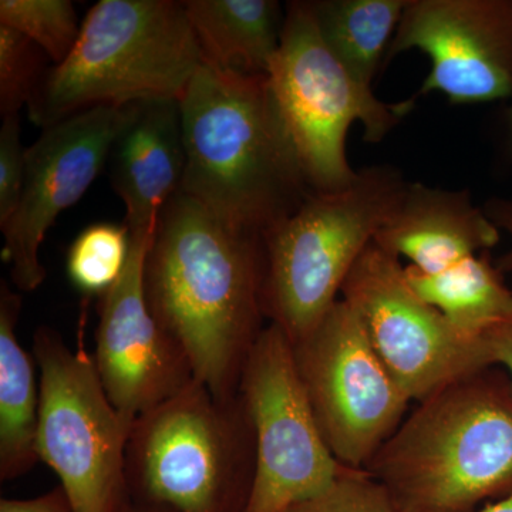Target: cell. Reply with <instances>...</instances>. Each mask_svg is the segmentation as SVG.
<instances>
[{"label":"cell","instance_id":"cell-13","mask_svg":"<svg viewBox=\"0 0 512 512\" xmlns=\"http://www.w3.org/2000/svg\"><path fill=\"white\" fill-rule=\"evenodd\" d=\"M413 49L431 63L420 94L512 99V0H407L384 63Z\"/></svg>","mask_w":512,"mask_h":512},{"label":"cell","instance_id":"cell-26","mask_svg":"<svg viewBox=\"0 0 512 512\" xmlns=\"http://www.w3.org/2000/svg\"><path fill=\"white\" fill-rule=\"evenodd\" d=\"M0 512H74L73 505L62 485H57L49 493L26 500L2 498Z\"/></svg>","mask_w":512,"mask_h":512},{"label":"cell","instance_id":"cell-4","mask_svg":"<svg viewBox=\"0 0 512 512\" xmlns=\"http://www.w3.org/2000/svg\"><path fill=\"white\" fill-rule=\"evenodd\" d=\"M204 62L184 2L100 0L70 55L47 69L29 119L46 128L93 107L180 101Z\"/></svg>","mask_w":512,"mask_h":512},{"label":"cell","instance_id":"cell-20","mask_svg":"<svg viewBox=\"0 0 512 512\" xmlns=\"http://www.w3.org/2000/svg\"><path fill=\"white\" fill-rule=\"evenodd\" d=\"M407 0L312 2L320 35L353 77L372 89Z\"/></svg>","mask_w":512,"mask_h":512},{"label":"cell","instance_id":"cell-19","mask_svg":"<svg viewBox=\"0 0 512 512\" xmlns=\"http://www.w3.org/2000/svg\"><path fill=\"white\" fill-rule=\"evenodd\" d=\"M404 271L414 291L471 342H483L512 315V291L487 252L436 275L423 274L410 265Z\"/></svg>","mask_w":512,"mask_h":512},{"label":"cell","instance_id":"cell-14","mask_svg":"<svg viewBox=\"0 0 512 512\" xmlns=\"http://www.w3.org/2000/svg\"><path fill=\"white\" fill-rule=\"evenodd\" d=\"M154 232L131 235L126 268L99 298L94 363L107 396L133 429L141 414L180 393L194 373L183 350L158 325L144 289Z\"/></svg>","mask_w":512,"mask_h":512},{"label":"cell","instance_id":"cell-18","mask_svg":"<svg viewBox=\"0 0 512 512\" xmlns=\"http://www.w3.org/2000/svg\"><path fill=\"white\" fill-rule=\"evenodd\" d=\"M204 60L221 69L268 74L285 10L275 0H185Z\"/></svg>","mask_w":512,"mask_h":512},{"label":"cell","instance_id":"cell-3","mask_svg":"<svg viewBox=\"0 0 512 512\" xmlns=\"http://www.w3.org/2000/svg\"><path fill=\"white\" fill-rule=\"evenodd\" d=\"M402 512H477L512 493V382L487 367L417 402L366 468Z\"/></svg>","mask_w":512,"mask_h":512},{"label":"cell","instance_id":"cell-29","mask_svg":"<svg viewBox=\"0 0 512 512\" xmlns=\"http://www.w3.org/2000/svg\"><path fill=\"white\" fill-rule=\"evenodd\" d=\"M477 512H512V493L501 500L494 501V503L485 505Z\"/></svg>","mask_w":512,"mask_h":512},{"label":"cell","instance_id":"cell-8","mask_svg":"<svg viewBox=\"0 0 512 512\" xmlns=\"http://www.w3.org/2000/svg\"><path fill=\"white\" fill-rule=\"evenodd\" d=\"M39 369L37 456L55 471L74 512H123L131 427L113 406L93 355L50 326L33 335Z\"/></svg>","mask_w":512,"mask_h":512},{"label":"cell","instance_id":"cell-27","mask_svg":"<svg viewBox=\"0 0 512 512\" xmlns=\"http://www.w3.org/2000/svg\"><path fill=\"white\" fill-rule=\"evenodd\" d=\"M484 345L491 366L504 369L512 382V315L485 336Z\"/></svg>","mask_w":512,"mask_h":512},{"label":"cell","instance_id":"cell-2","mask_svg":"<svg viewBox=\"0 0 512 512\" xmlns=\"http://www.w3.org/2000/svg\"><path fill=\"white\" fill-rule=\"evenodd\" d=\"M180 106V192L221 220L264 235L313 194L266 74L204 62Z\"/></svg>","mask_w":512,"mask_h":512},{"label":"cell","instance_id":"cell-6","mask_svg":"<svg viewBox=\"0 0 512 512\" xmlns=\"http://www.w3.org/2000/svg\"><path fill=\"white\" fill-rule=\"evenodd\" d=\"M407 184L393 167L363 168L342 190L313 192L262 235L265 318L292 345L339 301L353 266L392 217Z\"/></svg>","mask_w":512,"mask_h":512},{"label":"cell","instance_id":"cell-31","mask_svg":"<svg viewBox=\"0 0 512 512\" xmlns=\"http://www.w3.org/2000/svg\"><path fill=\"white\" fill-rule=\"evenodd\" d=\"M508 131H510V136L512 138V104L510 111H508Z\"/></svg>","mask_w":512,"mask_h":512},{"label":"cell","instance_id":"cell-16","mask_svg":"<svg viewBox=\"0 0 512 512\" xmlns=\"http://www.w3.org/2000/svg\"><path fill=\"white\" fill-rule=\"evenodd\" d=\"M501 231L468 191L407 184L402 200L375 242L427 275L453 268L471 256L494 248Z\"/></svg>","mask_w":512,"mask_h":512},{"label":"cell","instance_id":"cell-5","mask_svg":"<svg viewBox=\"0 0 512 512\" xmlns=\"http://www.w3.org/2000/svg\"><path fill=\"white\" fill-rule=\"evenodd\" d=\"M255 439L241 397L191 382L134 421L126 451L128 503L161 512H244Z\"/></svg>","mask_w":512,"mask_h":512},{"label":"cell","instance_id":"cell-25","mask_svg":"<svg viewBox=\"0 0 512 512\" xmlns=\"http://www.w3.org/2000/svg\"><path fill=\"white\" fill-rule=\"evenodd\" d=\"M18 116L3 117L0 127V228L8 224L18 208L26 174V150L23 147Z\"/></svg>","mask_w":512,"mask_h":512},{"label":"cell","instance_id":"cell-21","mask_svg":"<svg viewBox=\"0 0 512 512\" xmlns=\"http://www.w3.org/2000/svg\"><path fill=\"white\" fill-rule=\"evenodd\" d=\"M131 235L126 224L97 222L77 235L67 252V275L77 291L103 296L126 268Z\"/></svg>","mask_w":512,"mask_h":512},{"label":"cell","instance_id":"cell-28","mask_svg":"<svg viewBox=\"0 0 512 512\" xmlns=\"http://www.w3.org/2000/svg\"><path fill=\"white\" fill-rule=\"evenodd\" d=\"M484 211L500 231L507 232L511 237V248L501 256L497 266L503 274L512 272V200L490 201Z\"/></svg>","mask_w":512,"mask_h":512},{"label":"cell","instance_id":"cell-10","mask_svg":"<svg viewBox=\"0 0 512 512\" xmlns=\"http://www.w3.org/2000/svg\"><path fill=\"white\" fill-rule=\"evenodd\" d=\"M255 439V474L244 512H284L328 488L342 466L320 433L284 330L268 323L239 380Z\"/></svg>","mask_w":512,"mask_h":512},{"label":"cell","instance_id":"cell-23","mask_svg":"<svg viewBox=\"0 0 512 512\" xmlns=\"http://www.w3.org/2000/svg\"><path fill=\"white\" fill-rule=\"evenodd\" d=\"M46 55L28 37L0 26V114L18 116L28 107L49 67Z\"/></svg>","mask_w":512,"mask_h":512},{"label":"cell","instance_id":"cell-12","mask_svg":"<svg viewBox=\"0 0 512 512\" xmlns=\"http://www.w3.org/2000/svg\"><path fill=\"white\" fill-rule=\"evenodd\" d=\"M130 106H99L53 126L26 150V174L15 214L0 228L2 258L19 292L45 282L40 248L47 231L77 204L109 161L111 147L128 119Z\"/></svg>","mask_w":512,"mask_h":512},{"label":"cell","instance_id":"cell-22","mask_svg":"<svg viewBox=\"0 0 512 512\" xmlns=\"http://www.w3.org/2000/svg\"><path fill=\"white\" fill-rule=\"evenodd\" d=\"M0 26L28 37L55 66L72 52L82 23L70 0H2Z\"/></svg>","mask_w":512,"mask_h":512},{"label":"cell","instance_id":"cell-9","mask_svg":"<svg viewBox=\"0 0 512 512\" xmlns=\"http://www.w3.org/2000/svg\"><path fill=\"white\" fill-rule=\"evenodd\" d=\"M293 353L329 450L342 466L366 471L406 417L409 397L342 299Z\"/></svg>","mask_w":512,"mask_h":512},{"label":"cell","instance_id":"cell-11","mask_svg":"<svg viewBox=\"0 0 512 512\" xmlns=\"http://www.w3.org/2000/svg\"><path fill=\"white\" fill-rule=\"evenodd\" d=\"M340 299L362 322L377 355L410 402L491 367L483 342L457 332L414 291L404 265L376 242L353 266Z\"/></svg>","mask_w":512,"mask_h":512},{"label":"cell","instance_id":"cell-15","mask_svg":"<svg viewBox=\"0 0 512 512\" xmlns=\"http://www.w3.org/2000/svg\"><path fill=\"white\" fill-rule=\"evenodd\" d=\"M109 160L111 185L126 207L130 234L154 231L161 211L183 185L187 156L180 101L131 104Z\"/></svg>","mask_w":512,"mask_h":512},{"label":"cell","instance_id":"cell-17","mask_svg":"<svg viewBox=\"0 0 512 512\" xmlns=\"http://www.w3.org/2000/svg\"><path fill=\"white\" fill-rule=\"evenodd\" d=\"M22 295L0 282V480L28 474L37 463L40 389L36 359L18 336Z\"/></svg>","mask_w":512,"mask_h":512},{"label":"cell","instance_id":"cell-30","mask_svg":"<svg viewBox=\"0 0 512 512\" xmlns=\"http://www.w3.org/2000/svg\"><path fill=\"white\" fill-rule=\"evenodd\" d=\"M123 512H161L157 510H151V508L140 507V505L127 503L126 508Z\"/></svg>","mask_w":512,"mask_h":512},{"label":"cell","instance_id":"cell-24","mask_svg":"<svg viewBox=\"0 0 512 512\" xmlns=\"http://www.w3.org/2000/svg\"><path fill=\"white\" fill-rule=\"evenodd\" d=\"M284 512H402L384 485L367 471L346 470L320 493Z\"/></svg>","mask_w":512,"mask_h":512},{"label":"cell","instance_id":"cell-7","mask_svg":"<svg viewBox=\"0 0 512 512\" xmlns=\"http://www.w3.org/2000/svg\"><path fill=\"white\" fill-rule=\"evenodd\" d=\"M313 192L342 190L357 171L346 138L360 123L365 140L380 143L414 107L384 103L362 86L320 35L312 2H289L278 52L266 74Z\"/></svg>","mask_w":512,"mask_h":512},{"label":"cell","instance_id":"cell-1","mask_svg":"<svg viewBox=\"0 0 512 512\" xmlns=\"http://www.w3.org/2000/svg\"><path fill=\"white\" fill-rule=\"evenodd\" d=\"M262 235L234 227L183 192L161 211L144 266L158 325L214 396H238L265 329Z\"/></svg>","mask_w":512,"mask_h":512}]
</instances>
